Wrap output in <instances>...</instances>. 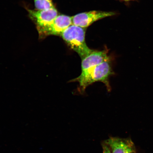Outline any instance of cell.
Wrapping results in <instances>:
<instances>
[{
	"mask_svg": "<svg viewBox=\"0 0 153 153\" xmlns=\"http://www.w3.org/2000/svg\"><path fill=\"white\" fill-rule=\"evenodd\" d=\"M115 14L113 12L97 11L80 13L72 17V24L85 28L96 21Z\"/></svg>",
	"mask_w": 153,
	"mask_h": 153,
	"instance_id": "cell-4",
	"label": "cell"
},
{
	"mask_svg": "<svg viewBox=\"0 0 153 153\" xmlns=\"http://www.w3.org/2000/svg\"><path fill=\"white\" fill-rule=\"evenodd\" d=\"M105 140L109 145L111 153H137L135 145L130 138L110 137Z\"/></svg>",
	"mask_w": 153,
	"mask_h": 153,
	"instance_id": "cell-6",
	"label": "cell"
},
{
	"mask_svg": "<svg viewBox=\"0 0 153 153\" xmlns=\"http://www.w3.org/2000/svg\"><path fill=\"white\" fill-rule=\"evenodd\" d=\"M101 145L102 149V153H111V151L109 146L105 140L101 142Z\"/></svg>",
	"mask_w": 153,
	"mask_h": 153,
	"instance_id": "cell-9",
	"label": "cell"
},
{
	"mask_svg": "<svg viewBox=\"0 0 153 153\" xmlns=\"http://www.w3.org/2000/svg\"><path fill=\"white\" fill-rule=\"evenodd\" d=\"M109 57L108 51L106 50L102 51L93 50L89 54L82 59L81 73L87 71L104 62Z\"/></svg>",
	"mask_w": 153,
	"mask_h": 153,
	"instance_id": "cell-7",
	"label": "cell"
},
{
	"mask_svg": "<svg viewBox=\"0 0 153 153\" xmlns=\"http://www.w3.org/2000/svg\"><path fill=\"white\" fill-rule=\"evenodd\" d=\"M30 18L37 27L39 36L52 24L58 16V12L54 7L43 10L27 9Z\"/></svg>",
	"mask_w": 153,
	"mask_h": 153,
	"instance_id": "cell-3",
	"label": "cell"
},
{
	"mask_svg": "<svg viewBox=\"0 0 153 153\" xmlns=\"http://www.w3.org/2000/svg\"><path fill=\"white\" fill-rule=\"evenodd\" d=\"M34 3L37 10H43L54 7L52 0H34Z\"/></svg>",
	"mask_w": 153,
	"mask_h": 153,
	"instance_id": "cell-8",
	"label": "cell"
},
{
	"mask_svg": "<svg viewBox=\"0 0 153 153\" xmlns=\"http://www.w3.org/2000/svg\"><path fill=\"white\" fill-rule=\"evenodd\" d=\"M85 28L72 24L60 36L71 48L77 53L81 59L93 51L86 44Z\"/></svg>",
	"mask_w": 153,
	"mask_h": 153,
	"instance_id": "cell-2",
	"label": "cell"
},
{
	"mask_svg": "<svg viewBox=\"0 0 153 153\" xmlns=\"http://www.w3.org/2000/svg\"><path fill=\"white\" fill-rule=\"evenodd\" d=\"M111 62L110 57L104 62L85 72L73 80L79 83L80 91L83 92L88 86L97 82L104 83L108 91L111 90L109 78L113 74Z\"/></svg>",
	"mask_w": 153,
	"mask_h": 153,
	"instance_id": "cell-1",
	"label": "cell"
},
{
	"mask_svg": "<svg viewBox=\"0 0 153 153\" xmlns=\"http://www.w3.org/2000/svg\"><path fill=\"white\" fill-rule=\"evenodd\" d=\"M72 25V17L64 15H58L52 24L39 36V37L42 38L52 35L60 36L63 32Z\"/></svg>",
	"mask_w": 153,
	"mask_h": 153,
	"instance_id": "cell-5",
	"label": "cell"
},
{
	"mask_svg": "<svg viewBox=\"0 0 153 153\" xmlns=\"http://www.w3.org/2000/svg\"><path fill=\"white\" fill-rule=\"evenodd\" d=\"M124 1H131V0H124Z\"/></svg>",
	"mask_w": 153,
	"mask_h": 153,
	"instance_id": "cell-10",
	"label": "cell"
}]
</instances>
